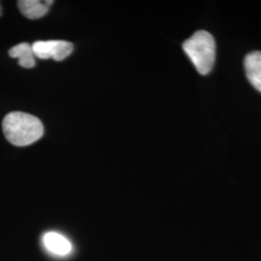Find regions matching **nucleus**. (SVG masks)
Segmentation results:
<instances>
[{
	"label": "nucleus",
	"mask_w": 261,
	"mask_h": 261,
	"mask_svg": "<svg viewBox=\"0 0 261 261\" xmlns=\"http://www.w3.org/2000/svg\"><path fill=\"white\" fill-rule=\"evenodd\" d=\"M53 3V0H20L18 2V7L25 18L37 19L47 14Z\"/></svg>",
	"instance_id": "obj_6"
},
{
	"label": "nucleus",
	"mask_w": 261,
	"mask_h": 261,
	"mask_svg": "<svg viewBox=\"0 0 261 261\" xmlns=\"http://www.w3.org/2000/svg\"><path fill=\"white\" fill-rule=\"evenodd\" d=\"M6 140L16 146H28L44 135V126L36 116L21 112L8 113L2 122Z\"/></svg>",
	"instance_id": "obj_1"
},
{
	"label": "nucleus",
	"mask_w": 261,
	"mask_h": 261,
	"mask_svg": "<svg viewBox=\"0 0 261 261\" xmlns=\"http://www.w3.org/2000/svg\"><path fill=\"white\" fill-rule=\"evenodd\" d=\"M2 15V8H1V5H0V16Z\"/></svg>",
	"instance_id": "obj_8"
},
{
	"label": "nucleus",
	"mask_w": 261,
	"mask_h": 261,
	"mask_svg": "<svg viewBox=\"0 0 261 261\" xmlns=\"http://www.w3.org/2000/svg\"><path fill=\"white\" fill-rule=\"evenodd\" d=\"M33 54L40 59L53 58L56 61L64 60L73 53L72 43L62 40L37 41L32 45Z\"/></svg>",
	"instance_id": "obj_3"
},
{
	"label": "nucleus",
	"mask_w": 261,
	"mask_h": 261,
	"mask_svg": "<svg viewBox=\"0 0 261 261\" xmlns=\"http://www.w3.org/2000/svg\"><path fill=\"white\" fill-rule=\"evenodd\" d=\"M246 75L252 86L261 92V51H252L245 57Z\"/></svg>",
	"instance_id": "obj_5"
},
{
	"label": "nucleus",
	"mask_w": 261,
	"mask_h": 261,
	"mask_svg": "<svg viewBox=\"0 0 261 261\" xmlns=\"http://www.w3.org/2000/svg\"><path fill=\"white\" fill-rule=\"evenodd\" d=\"M43 244L47 252L57 256H66L73 250L72 244L65 236L56 231H49L45 234L43 236Z\"/></svg>",
	"instance_id": "obj_4"
},
{
	"label": "nucleus",
	"mask_w": 261,
	"mask_h": 261,
	"mask_svg": "<svg viewBox=\"0 0 261 261\" xmlns=\"http://www.w3.org/2000/svg\"><path fill=\"white\" fill-rule=\"evenodd\" d=\"M9 56L12 58H17L19 60V65L22 68L30 69L36 64L32 45L28 43H20L10 48Z\"/></svg>",
	"instance_id": "obj_7"
},
{
	"label": "nucleus",
	"mask_w": 261,
	"mask_h": 261,
	"mask_svg": "<svg viewBox=\"0 0 261 261\" xmlns=\"http://www.w3.org/2000/svg\"><path fill=\"white\" fill-rule=\"evenodd\" d=\"M183 49L200 75L211 72L216 58V43L209 32L196 31L184 42Z\"/></svg>",
	"instance_id": "obj_2"
}]
</instances>
